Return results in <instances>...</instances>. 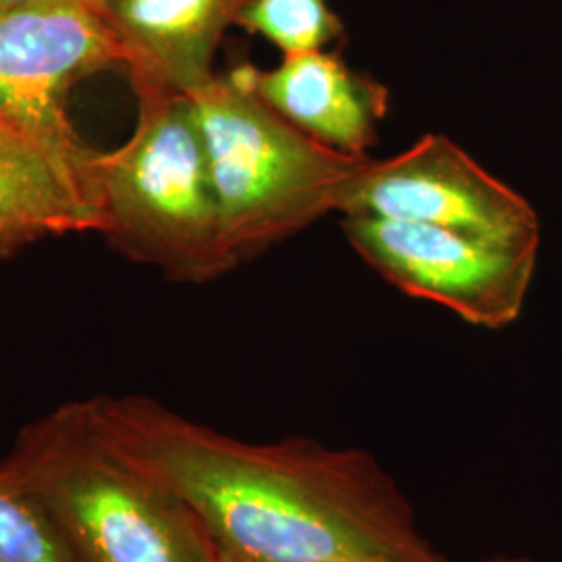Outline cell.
<instances>
[{"label":"cell","mask_w":562,"mask_h":562,"mask_svg":"<svg viewBox=\"0 0 562 562\" xmlns=\"http://www.w3.org/2000/svg\"><path fill=\"white\" fill-rule=\"evenodd\" d=\"M81 402L106 442L180 504L215 562H448L364 450L241 442L146 396Z\"/></svg>","instance_id":"6da1fadb"},{"label":"cell","mask_w":562,"mask_h":562,"mask_svg":"<svg viewBox=\"0 0 562 562\" xmlns=\"http://www.w3.org/2000/svg\"><path fill=\"white\" fill-rule=\"evenodd\" d=\"M0 473L76 562L213 561L180 504L106 442L81 401L25 427Z\"/></svg>","instance_id":"7a4b0ae2"},{"label":"cell","mask_w":562,"mask_h":562,"mask_svg":"<svg viewBox=\"0 0 562 562\" xmlns=\"http://www.w3.org/2000/svg\"><path fill=\"white\" fill-rule=\"evenodd\" d=\"M138 97L132 138L99 157L102 234L130 261L183 283L217 280L234 257L192 99Z\"/></svg>","instance_id":"3957f363"},{"label":"cell","mask_w":562,"mask_h":562,"mask_svg":"<svg viewBox=\"0 0 562 562\" xmlns=\"http://www.w3.org/2000/svg\"><path fill=\"white\" fill-rule=\"evenodd\" d=\"M223 232L238 262L296 236L329 213L369 157L311 140L248 86L240 67L192 97Z\"/></svg>","instance_id":"277c9868"},{"label":"cell","mask_w":562,"mask_h":562,"mask_svg":"<svg viewBox=\"0 0 562 562\" xmlns=\"http://www.w3.org/2000/svg\"><path fill=\"white\" fill-rule=\"evenodd\" d=\"M111 67L123 69V50L101 0L0 7V120L38 144L99 213L101 153L81 140L65 99Z\"/></svg>","instance_id":"5b68a950"},{"label":"cell","mask_w":562,"mask_h":562,"mask_svg":"<svg viewBox=\"0 0 562 562\" xmlns=\"http://www.w3.org/2000/svg\"><path fill=\"white\" fill-rule=\"evenodd\" d=\"M350 248L406 296L462 322L503 329L519 319L540 244H503L425 223L344 215Z\"/></svg>","instance_id":"8992f818"},{"label":"cell","mask_w":562,"mask_h":562,"mask_svg":"<svg viewBox=\"0 0 562 562\" xmlns=\"http://www.w3.org/2000/svg\"><path fill=\"white\" fill-rule=\"evenodd\" d=\"M338 213L540 244L536 209L442 134H427L385 161L369 157L341 192Z\"/></svg>","instance_id":"52a82bcc"},{"label":"cell","mask_w":562,"mask_h":562,"mask_svg":"<svg viewBox=\"0 0 562 562\" xmlns=\"http://www.w3.org/2000/svg\"><path fill=\"white\" fill-rule=\"evenodd\" d=\"M250 0H101L136 94L192 99L217 76L213 60L225 32Z\"/></svg>","instance_id":"ba28073f"},{"label":"cell","mask_w":562,"mask_h":562,"mask_svg":"<svg viewBox=\"0 0 562 562\" xmlns=\"http://www.w3.org/2000/svg\"><path fill=\"white\" fill-rule=\"evenodd\" d=\"M248 86L311 140L348 157H369L390 111V90L348 67L334 50L285 55L278 67L244 63Z\"/></svg>","instance_id":"9c48e42d"},{"label":"cell","mask_w":562,"mask_h":562,"mask_svg":"<svg viewBox=\"0 0 562 562\" xmlns=\"http://www.w3.org/2000/svg\"><path fill=\"white\" fill-rule=\"evenodd\" d=\"M101 229V213L59 165L0 120V255L48 236Z\"/></svg>","instance_id":"30bf717a"},{"label":"cell","mask_w":562,"mask_h":562,"mask_svg":"<svg viewBox=\"0 0 562 562\" xmlns=\"http://www.w3.org/2000/svg\"><path fill=\"white\" fill-rule=\"evenodd\" d=\"M238 25L271 42L283 57L329 50L344 36V23L327 0H250Z\"/></svg>","instance_id":"8fae6325"},{"label":"cell","mask_w":562,"mask_h":562,"mask_svg":"<svg viewBox=\"0 0 562 562\" xmlns=\"http://www.w3.org/2000/svg\"><path fill=\"white\" fill-rule=\"evenodd\" d=\"M0 562H76L38 504L2 473Z\"/></svg>","instance_id":"7c38bea8"},{"label":"cell","mask_w":562,"mask_h":562,"mask_svg":"<svg viewBox=\"0 0 562 562\" xmlns=\"http://www.w3.org/2000/svg\"><path fill=\"white\" fill-rule=\"evenodd\" d=\"M32 2H46V0H0V7H18V4H32Z\"/></svg>","instance_id":"4fadbf2b"},{"label":"cell","mask_w":562,"mask_h":562,"mask_svg":"<svg viewBox=\"0 0 562 562\" xmlns=\"http://www.w3.org/2000/svg\"><path fill=\"white\" fill-rule=\"evenodd\" d=\"M487 562H527V561H510V559H501V561H487Z\"/></svg>","instance_id":"5bb4252c"},{"label":"cell","mask_w":562,"mask_h":562,"mask_svg":"<svg viewBox=\"0 0 562 562\" xmlns=\"http://www.w3.org/2000/svg\"><path fill=\"white\" fill-rule=\"evenodd\" d=\"M211 562H215V559H213V561H211Z\"/></svg>","instance_id":"9a60e30c"}]
</instances>
